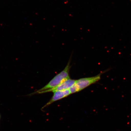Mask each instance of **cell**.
I'll list each match as a JSON object with an SVG mask.
<instances>
[{
  "mask_svg": "<svg viewBox=\"0 0 131 131\" xmlns=\"http://www.w3.org/2000/svg\"><path fill=\"white\" fill-rule=\"evenodd\" d=\"M70 61L69 60L68 64L63 71L56 76L48 84L40 89L38 90L36 92L45 91L56 87L64 81L70 78L69 76V71L70 68Z\"/></svg>",
  "mask_w": 131,
  "mask_h": 131,
  "instance_id": "cell-1",
  "label": "cell"
},
{
  "mask_svg": "<svg viewBox=\"0 0 131 131\" xmlns=\"http://www.w3.org/2000/svg\"><path fill=\"white\" fill-rule=\"evenodd\" d=\"M105 71L102 72L96 76L91 77L83 78L77 80L75 85L80 91L99 81L101 79V75L105 72Z\"/></svg>",
  "mask_w": 131,
  "mask_h": 131,
  "instance_id": "cell-2",
  "label": "cell"
},
{
  "mask_svg": "<svg viewBox=\"0 0 131 131\" xmlns=\"http://www.w3.org/2000/svg\"><path fill=\"white\" fill-rule=\"evenodd\" d=\"M76 80L71 79L70 78L66 81H64L58 86L52 89H48L43 91L39 92H34L32 93L30 95L35 94H42L46 93L51 92H54L58 91H63V90L69 89L70 88L75 84Z\"/></svg>",
  "mask_w": 131,
  "mask_h": 131,
  "instance_id": "cell-3",
  "label": "cell"
},
{
  "mask_svg": "<svg viewBox=\"0 0 131 131\" xmlns=\"http://www.w3.org/2000/svg\"><path fill=\"white\" fill-rule=\"evenodd\" d=\"M71 93L69 89L63 90V91H58L54 92V94L51 99L42 108L47 107L56 101L63 99L71 94Z\"/></svg>",
  "mask_w": 131,
  "mask_h": 131,
  "instance_id": "cell-4",
  "label": "cell"
},
{
  "mask_svg": "<svg viewBox=\"0 0 131 131\" xmlns=\"http://www.w3.org/2000/svg\"><path fill=\"white\" fill-rule=\"evenodd\" d=\"M69 89L70 93H71V94L79 92L78 88H77L76 86H75V84L73 86H72Z\"/></svg>",
  "mask_w": 131,
  "mask_h": 131,
  "instance_id": "cell-5",
  "label": "cell"
},
{
  "mask_svg": "<svg viewBox=\"0 0 131 131\" xmlns=\"http://www.w3.org/2000/svg\"><path fill=\"white\" fill-rule=\"evenodd\" d=\"M1 114H0V120H1Z\"/></svg>",
  "mask_w": 131,
  "mask_h": 131,
  "instance_id": "cell-6",
  "label": "cell"
}]
</instances>
